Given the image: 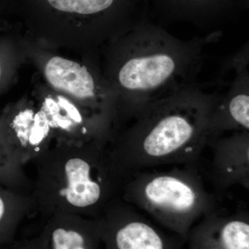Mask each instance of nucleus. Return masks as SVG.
I'll return each mask as SVG.
<instances>
[{
  "instance_id": "20e7f679",
  "label": "nucleus",
  "mask_w": 249,
  "mask_h": 249,
  "mask_svg": "<svg viewBox=\"0 0 249 249\" xmlns=\"http://www.w3.org/2000/svg\"><path fill=\"white\" fill-rule=\"evenodd\" d=\"M181 166L129 174L121 197L186 242L193 226L218 208L196 166Z\"/></svg>"
},
{
  "instance_id": "7ed1b4c3",
  "label": "nucleus",
  "mask_w": 249,
  "mask_h": 249,
  "mask_svg": "<svg viewBox=\"0 0 249 249\" xmlns=\"http://www.w3.org/2000/svg\"><path fill=\"white\" fill-rule=\"evenodd\" d=\"M107 144L100 140L57 142L33 160V214L101 217L111 201L121 196L124 181Z\"/></svg>"
},
{
  "instance_id": "423d86ee",
  "label": "nucleus",
  "mask_w": 249,
  "mask_h": 249,
  "mask_svg": "<svg viewBox=\"0 0 249 249\" xmlns=\"http://www.w3.org/2000/svg\"><path fill=\"white\" fill-rule=\"evenodd\" d=\"M38 217L36 232L16 237L22 249H103L100 217L68 213Z\"/></svg>"
},
{
  "instance_id": "f8f14e48",
  "label": "nucleus",
  "mask_w": 249,
  "mask_h": 249,
  "mask_svg": "<svg viewBox=\"0 0 249 249\" xmlns=\"http://www.w3.org/2000/svg\"><path fill=\"white\" fill-rule=\"evenodd\" d=\"M213 149L211 178L217 189L232 186L249 189V131L231 132L208 144Z\"/></svg>"
},
{
  "instance_id": "0eeeda50",
  "label": "nucleus",
  "mask_w": 249,
  "mask_h": 249,
  "mask_svg": "<svg viewBox=\"0 0 249 249\" xmlns=\"http://www.w3.org/2000/svg\"><path fill=\"white\" fill-rule=\"evenodd\" d=\"M45 9L67 18L89 19L103 30L125 34L150 19L148 0H38Z\"/></svg>"
},
{
  "instance_id": "4468645a",
  "label": "nucleus",
  "mask_w": 249,
  "mask_h": 249,
  "mask_svg": "<svg viewBox=\"0 0 249 249\" xmlns=\"http://www.w3.org/2000/svg\"><path fill=\"white\" fill-rule=\"evenodd\" d=\"M46 78L55 89L80 99L97 102L96 81L84 66L60 57H53L46 65Z\"/></svg>"
},
{
  "instance_id": "9d476101",
  "label": "nucleus",
  "mask_w": 249,
  "mask_h": 249,
  "mask_svg": "<svg viewBox=\"0 0 249 249\" xmlns=\"http://www.w3.org/2000/svg\"><path fill=\"white\" fill-rule=\"evenodd\" d=\"M52 135L41 109H26L0 118V140L21 168L48 150Z\"/></svg>"
},
{
  "instance_id": "1a4fd4ad",
  "label": "nucleus",
  "mask_w": 249,
  "mask_h": 249,
  "mask_svg": "<svg viewBox=\"0 0 249 249\" xmlns=\"http://www.w3.org/2000/svg\"><path fill=\"white\" fill-rule=\"evenodd\" d=\"M249 63L247 42L223 65V70H232L234 76L211 114L209 142L228 132L249 131Z\"/></svg>"
},
{
  "instance_id": "39448f33",
  "label": "nucleus",
  "mask_w": 249,
  "mask_h": 249,
  "mask_svg": "<svg viewBox=\"0 0 249 249\" xmlns=\"http://www.w3.org/2000/svg\"><path fill=\"white\" fill-rule=\"evenodd\" d=\"M100 219L103 249H181L185 242L165 232L121 196L111 201Z\"/></svg>"
},
{
  "instance_id": "f03ea898",
  "label": "nucleus",
  "mask_w": 249,
  "mask_h": 249,
  "mask_svg": "<svg viewBox=\"0 0 249 249\" xmlns=\"http://www.w3.org/2000/svg\"><path fill=\"white\" fill-rule=\"evenodd\" d=\"M221 35L217 31L181 40L150 19L127 32L115 71L124 116L136 119L155 103L197 83L205 49Z\"/></svg>"
},
{
  "instance_id": "6e6552de",
  "label": "nucleus",
  "mask_w": 249,
  "mask_h": 249,
  "mask_svg": "<svg viewBox=\"0 0 249 249\" xmlns=\"http://www.w3.org/2000/svg\"><path fill=\"white\" fill-rule=\"evenodd\" d=\"M150 15L160 25L188 23L209 33L236 22L249 0H148Z\"/></svg>"
},
{
  "instance_id": "f3484780",
  "label": "nucleus",
  "mask_w": 249,
  "mask_h": 249,
  "mask_svg": "<svg viewBox=\"0 0 249 249\" xmlns=\"http://www.w3.org/2000/svg\"><path fill=\"white\" fill-rule=\"evenodd\" d=\"M9 0H0V11H2L4 9L5 6L7 5Z\"/></svg>"
},
{
  "instance_id": "2eb2a0df",
  "label": "nucleus",
  "mask_w": 249,
  "mask_h": 249,
  "mask_svg": "<svg viewBox=\"0 0 249 249\" xmlns=\"http://www.w3.org/2000/svg\"><path fill=\"white\" fill-rule=\"evenodd\" d=\"M0 181L26 186L27 181L24 168L16 163L12 156L0 140Z\"/></svg>"
},
{
  "instance_id": "f257e3e1",
  "label": "nucleus",
  "mask_w": 249,
  "mask_h": 249,
  "mask_svg": "<svg viewBox=\"0 0 249 249\" xmlns=\"http://www.w3.org/2000/svg\"><path fill=\"white\" fill-rule=\"evenodd\" d=\"M221 93L198 83L155 103L107 145L124 178L167 165H193L208 146L209 123Z\"/></svg>"
},
{
  "instance_id": "dca6fc26",
  "label": "nucleus",
  "mask_w": 249,
  "mask_h": 249,
  "mask_svg": "<svg viewBox=\"0 0 249 249\" xmlns=\"http://www.w3.org/2000/svg\"><path fill=\"white\" fill-rule=\"evenodd\" d=\"M0 249H22V248H21L20 246L18 243V240L15 239L12 242L1 246Z\"/></svg>"
},
{
  "instance_id": "ddd939ff",
  "label": "nucleus",
  "mask_w": 249,
  "mask_h": 249,
  "mask_svg": "<svg viewBox=\"0 0 249 249\" xmlns=\"http://www.w3.org/2000/svg\"><path fill=\"white\" fill-rule=\"evenodd\" d=\"M29 188L0 181V247L12 242L32 214Z\"/></svg>"
},
{
  "instance_id": "9b49d317",
  "label": "nucleus",
  "mask_w": 249,
  "mask_h": 249,
  "mask_svg": "<svg viewBox=\"0 0 249 249\" xmlns=\"http://www.w3.org/2000/svg\"><path fill=\"white\" fill-rule=\"evenodd\" d=\"M186 241L189 249H249L248 211L214 210L193 226Z\"/></svg>"
}]
</instances>
